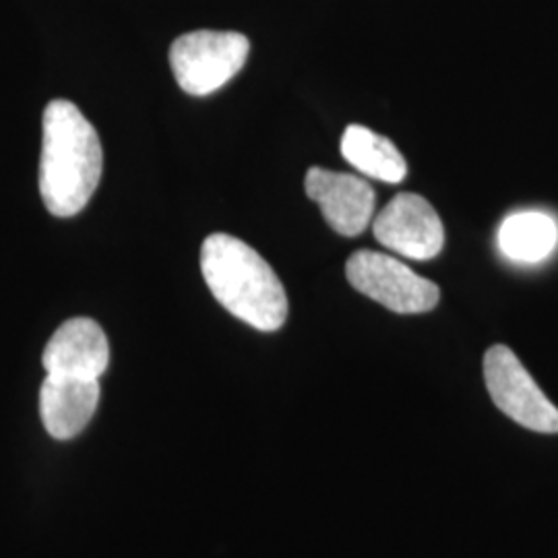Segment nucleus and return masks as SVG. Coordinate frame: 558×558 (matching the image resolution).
Instances as JSON below:
<instances>
[{
    "label": "nucleus",
    "mask_w": 558,
    "mask_h": 558,
    "mask_svg": "<svg viewBox=\"0 0 558 558\" xmlns=\"http://www.w3.org/2000/svg\"><path fill=\"white\" fill-rule=\"evenodd\" d=\"M41 126V199L52 216L73 218L85 209L100 184V137L73 101H50Z\"/></svg>",
    "instance_id": "f257e3e1"
},
{
    "label": "nucleus",
    "mask_w": 558,
    "mask_h": 558,
    "mask_svg": "<svg viewBox=\"0 0 558 558\" xmlns=\"http://www.w3.org/2000/svg\"><path fill=\"white\" fill-rule=\"evenodd\" d=\"M201 271L214 299L236 319L278 331L288 319V296L271 265L246 242L211 234L201 246Z\"/></svg>",
    "instance_id": "f03ea898"
},
{
    "label": "nucleus",
    "mask_w": 558,
    "mask_h": 558,
    "mask_svg": "<svg viewBox=\"0 0 558 558\" xmlns=\"http://www.w3.org/2000/svg\"><path fill=\"white\" fill-rule=\"evenodd\" d=\"M251 52L239 32L199 29L180 36L170 48V66L182 92L209 96L234 80Z\"/></svg>",
    "instance_id": "7ed1b4c3"
},
{
    "label": "nucleus",
    "mask_w": 558,
    "mask_h": 558,
    "mask_svg": "<svg viewBox=\"0 0 558 558\" xmlns=\"http://www.w3.org/2000/svg\"><path fill=\"white\" fill-rule=\"evenodd\" d=\"M345 278L359 290L399 315L428 313L439 304V286L420 278L401 260L375 251H356L345 263Z\"/></svg>",
    "instance_id": "20e7f679"
},
{
    "label": "nucleus",
    "mask_w": 558,
    "mask_h": 558,
    "mask_svg": "<svg viewBox=\"0 0 558 558\" xmlns=\"http://www.w3.org/2000/svg\"><path fill=\"white\" fill-rule=\"evenodd\" d=\"M484 380L502 414L542 435H557L558 410L507 345H493L484 356Z\"/></svg>",
    "instance_id": "39448f33"
},
{
    "label": "nucleus",
    "mask_w": 558,
    "mask_h": 558,
    "mask_svg": "<svg viewBox=\"0 0 558 558\" xmlns=\"http://www.w3.org/2000/svg\"><path fill=\"white\" fill-rule=\"evenodd\" d=\"M375 239L401 257L435 259L445 244V228L435 207L414 193H399L373 223Z\"/></svg>",
    "instance_id": "423d86ee"
},
{
    "label": "nucleus",
    "mask_w": 558,
    "mask_h": 558,
    "mask_svg": "<svg viewBox=\"0 0 558 558\" xmlns=\"http://www.w3.org/2000/svg\"><path fill=\"white\" fill-rule=\"evenodd\" d=\"M306 195L320 207V214L341 236H360L375 211V191L364 179L323 168H311L304 180Z\"/></svg>",
    "instance_id": "0eeeda50"
},
{
    "label": "nucleus",
    "mask_w": 558,
    "mask_h": 558,
    "mask_svg": "<svg viewBox=\"0 0 558 558\" xmlns=\"http://www.w3.org/2000/svg\"><path fill=\"white\" fill-rule=\"evenodd\" d=\"M41 364L46 375L100 380L110 364L108 338L96 320H66L48 341Z\"/></svg>",
    "instance_id": "6e6552de"
},
{
    "label": "nucleus",
    "mask_w": 558,
    "mask_h": 558,
    "mask_svg": "<svg viewBox=\"0 0 558 558\" xmlns=\"http://www.w3.org/2000/svg\"><path fill=\"white\" fill-rule=\"evenodd\" d=\"M100 403V380L46 375L40 389V416L52 439H75L92 422Z\"/></svg>",
    "instance_id": "1a4fd4ad"
},
{
    "label": "nucleus",
    "mask_w": 558,
    "mask_h": 558,
    "mask_svg": "<svg viewBox=\"0 0 558 558\" xmlns=\"http://www.w3.org/2000/svg\"><path fill=\"white\" fill-rule=\"evenodd\" d=\"M341 156L362 174L389 184H398L408 174V163L393 141L360 124H350L345 129L341 137Z\"/></svg>",
    "instance_id": "9d476101"
},
{
    "label": "nucleus",
    "mask_w": 558,
    "mask_h": 558,
    "mask_svg": "<svg viewBox=\"0 0 558 558\" xmlns=\"http://www.w3.org/2000/svg\"><path fill=\"white\" fill-rule=\"evenodd\" d=\"M558 242L555 220L539 211H521L502 221L499 248L507 259L538 263L546 259Z\"/></svg>",
    "instance_id": "9b49d317"
}]
</instances>
